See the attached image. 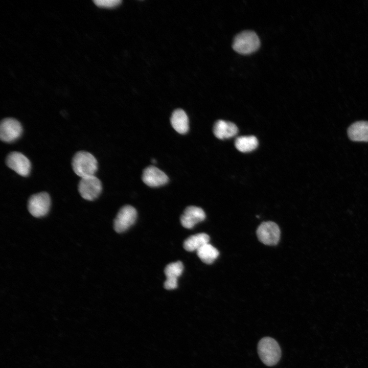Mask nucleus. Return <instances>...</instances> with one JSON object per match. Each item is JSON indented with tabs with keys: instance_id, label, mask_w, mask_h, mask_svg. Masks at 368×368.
I'll list each match as a JSON object with an SVG mask.
<instances>
[{
	"instance_id": "f03ea898",
	"label": "nucleus",
	"mask_w": 368,
	"mask_h": 368,
	"mask_svg": "<svg viewBox=\"0 0 368 368\" xmlns=\"http://www.w3.org/2000/svg\"><path fill=\"white\" fill-rule=\"evenodd\" d=\"M258 352L262 361L269 366L275 365L281 357V350L279 343L270 337H264L259 341Z\"/></svg>"
},
{
	"instance_id": "f3484780",
	"label": "nucleus",
	"mask_w": 368,
	"mask_h": 368,
	"mask_svg": "<svg viewBox=\"0 0 368 368\" xmlns=\"http://www.w3.org/2000/svg\"><path fill=\"white\" fill-rule=\"evenodd\" d=\"M235 146L236 149L241 152H249L257 148L258 141L257 137L253 135L239 136L236 139Z\"/></svg>"
},
{
	"instance_id": "ddd939ff",
	"label": "nucleus",
	"mask_w": 368,
	"mask_h": 368,
	"mask_svg": "<svg viewBox=\"0 0 368 368\" xmlns=\"http://www.w3.org/2000/svg\"><path fill=\"white\" fill-rule=\"evenodd\" d=\"M238 132L237 126L231 122L219 120L214 125L213 133L219 139L231 138L235 136Z\"/></svg>"
},
{
	"instance_id": "20e7f679",
	"label": "nucleus",
	"mask_w": 368,
	"mask_h": 368,
	"mask_svg": "<svg viewBox=\"0 0 368 368\" xmlns=\"http://www.w3.org/2000/svg\"><path fill=\"white\" fill-rule=\"evenodd\" d=\"M51 205V198L47 192H40L32 195L29 199L28 209L35 217H41L47 214Z\"/></svg>"
},
{
	"instance_id": "1a4fd4ad",
	"label": "nucleus",
	"mask_w": 368,
	"mask_h": 368,
	"mask_svg": "<svg viewBox=\"0 0 368 368\" xmlns=\"http://www.w3.org/2000/svg\"><path fill=\"white\" fill-rule=\"evenodd\" d=\"M7 166L22 176H28L31 171V164L29 159L19 152H12L6 159Z\"/></svg>"
},
{
	"instance_id": "423d86ee",
	"label": "nucleus",
	"mask_w": 368,
	"mask_h": 368,
	"mask_svg": "<svg viewBox=\"0 0 368 368\" xmlns=\"http://www.w3.org/2000/svg\"><path fill=\"white\" fill-rule=\"evenodd\" d=\"M256 233L259 240L265 245H276L280 240V228L277 224L272 221L262 223L258 227Z\"/></svg>"
},
{
	"instance_id": "9d476101",
	"label": "nucleus",
	"mask_w": 368,
	"mask_h": 368,
	"mask_svg": "<svg viewBox=\"0 0 368 368\" xmlns=\"http://www.w3.org/2000/svg\"><path fill=\"white\" fill-rule=\"evenodd\" d=\"M167 175L158 168L149 166L145 168L142 175L143 181L151 187H157L165 185L168 181Z\"/></svg>"
},
{
	"instance_id": "dca6fc26",
	"label": "nucleus",
	"mask_w": 368,
	"mask_h": 368,
	"mask_svg": "<svg viewBox=\"0 0 368 368\" xmlns=\"http://www.w3.org/2000/svg\"><path fill=\"white\" fill-rule=\"evenodd\" d=\"M210 237L205 233H199L189 237L183 242L184 248L188 251L197 250L203 245L208 243Z\"/></svg>"
},
{
	"instance_id": "7ed1b4c3",
	"label": "nucleus",
	"mask_w": 368,
	"mask_h": 368,
	"mask_svg": "<svg viewBox=\"0 0 368 368\" xmlns=\"http://www.w3.org/2000/svg\"><path fill=\"white\" fill-rule=\"evenodd\" d=\"M260 45V40L255 32L244 31L235 36L233 48L240 54L246 55L256 51Z\"/></svg>"
},
{
	"instance_id": "6e6552de",
	"label": "nucleus",
	"mask_w": 368,
	"mask_h": 368,
	"mask_svg": "<svg viewBox=\"0 0 368 368\" xmlns=\"http://www.w3.org/2000/svg\"><path fill=\"white\" fill-rule=\"evenodd\" d=\"M137 212L133 206L126 205L119 211L114 220V229L117 233H122L128 229L135 221Z\"/></svg>"
},
{
	"instance_id": "4468645a",
	"label": "nucleus",
	"mask_w": 368,
	"mask_h": 368,
	"mask_svg": "<svg viewBox=\"0 0 368 368\" xmlns=\"http://www.w3.org/2000/svg\"><path fill=\"white\" fill-rule=\"evenodd\" d=\"M349 137L356 142H368V122L358 121L352 124L348 129Z\"/></svg>"
},
{
	"instance_id": "9b49d317",
	"label": "nucleus",
	"mask_w": 368,
	"mask_h": 368,
	"mask_svg": "<svg viewBox=\"0 0 368 368\" xmlns=\"http://www.w3.org/2000/svg\"><path fill=\"white\" fill-rule=\"evenodd\" d=\"M205 218L204 211L195 206H189L186 208L180 217L181 225L186 228H192L194 226L203 221Z\"/></svg>"
},
{
	"instance_id": "6ab92c4d",
	"label": "nucleus",
	"mask_w": 368,
	"mask_h": 368,
	"mask_svg": "<svg viewBox=\"0 0 368 368\" xmlns=\"http://www.w3.org/2000/svg\"><path fill=\"white\" fill-rule=\"evenodd\" d=\"M95 4L100 7L113 8L121 4V0H95Z\"/></svg>"
},
{
	"instance_id": "0eeeda50",
	"label": "nucleus",
	"mask_w": 368,
	"mask_h": 368,
	"mask_svg": "<svg viewBox=\"0 0 368 368\" xmlns=\"http://www.w3.org/2000/svg\"><path fill=\"white\" fill-rule=\"evenodd\" d=\"M22 127L19 121L14 118H5L0 125V137L6 143L13 142L20 137Z\"/></svg>"
},
{
	"instance_id": "f8f14e48",
	"label": "nucleus",
	"mask_w": 368,
	"mask_h": 368,
	"mask_svg": "<svg viewBox=\"0 0 368 368\" xmlns=\"http://www.w3.org/2000/svg\"><path fill=\"white\" fill-rule=\"evenodd\" d=\"M183 266L181 261L171 263L165 268L164 272L166 277L164 286L167 290L174 289L177 287V279L181 275Z\"/></svg>"
},
{
	"instance_id": "39448f33",
	"label": "nucleus",
	"mask_w": 368,
	"mask_h": 368,
	"mask_svg": "<svg viewBox=\"0 0 368 368\" xmlns=\"http://www.w3.org/2000/svg\"><path fill=\"white\" fill-rule=\"evenodd\" d=\"M102 189L100 180L95 175L81 178L78 184V191L84 199L93 200L97 198Z\"/></svg>"
},
{
	"instance_id": "a211bd4d",
	"label": "nucleus",
	"mask_w": 368,
	"mask_h": 368,
	"mask_svg": "<svg viewBox=\"0 0 368 368\" xmlns=\"http://www.w3.org/2000/svg\"><path fill=\"white\" fill-rule=\"evenodd\" d=\"M219 252L217 248L209 243L201 246L197 250V255L204 263L212 264L218 257Z\"/></svg>"
},
{
	"instance_id": "2eb2a0df",
	"label": "nucleus",
	"mask_w": 368,
	"mask_h": 368,
	"mask_svg": "<svg viewBox=\"0 0 368 368\" xmlns=\"http://www.w3.org/2000/svg\"><path fill=\"white\" fill-rule=\"evenodd\" d=\"M172 126L178 133L185 134L189 130V119L186 112L181 109L175 110L171 116Z\"/></svg>"
},
{
	"instance_id": "f257e3e1",
	"label": "nucleus",
	"mask_w": 368,
	"mask_h": 368,
	"mask_svg": "<svg viewBox=\"0 0 368 368\" xmlns=\"http://www.w3.org/2000/svg\"><path fill=\"white\" fill-rule=\"evenodd\" d=\"M74 172L81 178L94 176L98 169V162L91 153L80 151L74 156L72 163Z\"/></svg>"
}]
</instances>
